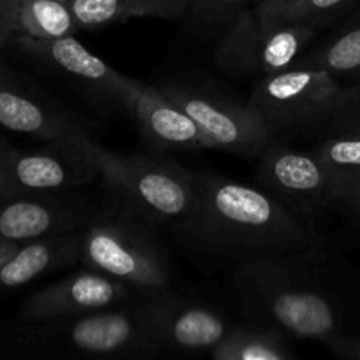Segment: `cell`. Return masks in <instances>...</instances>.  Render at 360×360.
<instances>
[{
  "label": "cell",
  "mask_w": 360,
  "mask_h": 360,
  "mask_svg": "<svg viewBox=\"0 0 360 360\" xmlns=\"http://www.w3.org/2000/svg\"><path fill=\"white\" fill-rule=\"evenodd\" d=\"M319 30L299 21L266 16L246 7L217 42L218 69L236 77H266L297 63Z\"/></svg>",
  "instance_id": "cell-7"
},
{
  "label": "cell",
  "mask_w": 360,
  "mask_h": 360,
  "mask_svg": "<svg viewBox=\"0 0 360 360\" xmlns=\"http://www.w3.org/2000/svg\"><path fill=\"white\" fill-rule=\"evenodd\" d=\"M257 183L276 197L297 218L315 217L333 210L329 174L315 151L294 150L273 141L259 157Z\"/></svg>",
  "instance_id": "cell-12"
},
{
  "label": "cell",
  "mask_w": 360,
  "mask_h": 360,
  "mask_svg": "<svg viewBox=\"0 0 360 360\" xmlns=\"http://www.w3.org/2000/svg\"><path fill=\"white\" fill-rule=\"evenodd\" d=\"M295 65L323 69L345 84L360 81V9Z\"/></svg>",
  "instance_id": "cell-19"
},
{
  "label": "cell",
  "mask_w": 360,
  "mask_h": 360,
  "mask_svg": "<svg viewBox=\"0 0 360 360\" xmlns=\"http://www.w3.org/2000/svg\"><path fill=\"white\" fill-rule=\"evenodd\" d=\"M0 127L41 141L90 134L77 115L0 63Z\"/></svg>",
  "instance_id": "cell-15"
},
{
  "label": "cell",
  "mask_w": 360,
  "mask_h": 360,
  "mask_svg": "<svg viewBox=\"0 0 360 360\" xmlns=\"http://www.w3.org/2000/svg\"><path fill=\"white\" fill-rule=\"evenodd\" d=\"M333 210L340 211L345 217L350 218L352 221L360 225V186L355 188L354 192L347 193V195L340 197V199L334 202Z\"/></svg>",
  "instance_id": "cell-27"
},
{
  "label": "cell",
  "mask_w": 360,
  "mask_h": 360,
  "mask_svg": "<svg viewBox=\"0 0 360 360\" xmlns=\"http://www.w3.org/2000/svg\"><path fill=\"white\" fill-rule=\"evenodd\" d=\"M37 341L53 352L95 359H151L160 354L139 301L39 323Z\"/></svg>",
  "instance_id": "cell-6"
},
{
  "label": "cell",
  "mask_w": 360,
  "mask_h": 360,
  "mask_svg": "<svg viewBox=\"0 0 360 360\" xmlns=\"http://www.w3.org/2000/svg\"><path fill=\"white\" fill-rule=\"evenodd\" d=\"M343 83L323 69L294 65L260 77L250 104L264 116L274 134L326 127Z\"/></svg>",
  "instance_id": "cell-9"
},
{
  "label": "cell",
  "mask_w": 360,
  "mask_h": 360,
  "mask_svg": "<svg viewBox=\"0 0 360 360\" xmlns=\"http://www.w3.org/2000/svg\"><path fill=\"white\" fill-rule=\"evenodd\" d=\"M155 86L185 109L217 150L259 158L276 134L250 102H241L200 72H181Z\"/></svg>",
  "instance_id": "cell-5"
},
{
  "label": "cell",
  "mask_w": 360,
  "mask_h": 360,
  "mask_svg": "<svg viewBox=\"0 0 360 360\" xmlns=\"http://www.w3.org/2000/svg\"><path fill=\"white\" fill-rule=\"evenodd\" d=\"M132 18L181 21L190 0H125Z\"/></svg>",
  "instance_id": "cell-26"
},
{
  "label": "cell",
  "mask_w": 360,
  "mask_h": 360,
  "mask_svg": "<svg viewBox=\"0 0 360 360\" xmlns=\"http://www.w3.org/2000/svg\"><path fill=\"white\" fill-rule=\"evenodd\" d=\"M83 231L21 243L0 266V292L25 287L79 262Z\"/></svg>",
  "instance_id": "cell-17"
},
{
  "label": "cell",
  "mask_w": 360,
  "mask_h": 360,
  "mask_svg": "<svg viewBox=\"0 0 360 360\" xmlns=\"http://www.w3.org/2000/svg\"><path fill=\"white\" fill-rule=\"evenodd\" d=\"M151 340L162 352H207L221 343L234 326L207 302L183 297L171 288L139 301Z\"/></svg>",
  "instance_id": "cell-11"
},
{
  "label": "cell",
  "mask_w": 360,
  "mask_h": 360,
  "mask_svg": "<svg viewBox=\"0 0 360 360\" xmlns=\"http://www.w3.org/2000/svg\"><path fill=\"white\" fill-rule=\"evenodd\" d=\"M359 0H297L294 6L276 16L278 20L299 21L309 27L322 30L329 25L336 23L343 16H347L352 9H355Z\"/></svg>",
  "instance_id": "cell-23"
},
{
  "label": "cell",
  "mask_w": 360,
  "mask_h": 360,
  "mask_svg": "<svg viewBox=\"0 0 360 360\" xmlns=\"http://www.w3.org/2000/svg\"><path fill=\"white\" fill-rule=\"evenodd\" d=\"M4 143H7V141H6V139H2V137H0V146H2Z\"/></svg>",
  "instance_id": "cell-32"
},
{
  "label": "cell",
  "mask_w": 360,
  "mask_h": 360,
  "mask_svg": "<svg viewBox=\"0 0 360 360\" xmlns=\"http://www.w3.org/2000/svg\"><path fill=\"white\" fill-rule=\"evenodd\" d=\"M60 2H67V0H60Z\"/></svg>",
  "instance_id": "cell-33"
},
{
  "label": "cell",
  "mask_w": 360,
  "mask_h": 360,
  "mask_svg": "<svg viewBox=\"0 0 360 360\" xmlns=\"http://www.w3.org/2000/svg\"><path fill=\"white\" fill-rule=\"evenodd\" d=\"M101 179L115 200L153 225L183 232L195 207V176L155 155H118L94 139Z\"/></svg>",
  "instance_id": "cell-4"
},
{
  "label": "cell",
  "mask_w": 360,
  "mask_h": 360,
  "mask_svg": "<svg viewBox=\"0 0 360 360\" xmlns=\"http://www.w3.org/2000/svg\"><path fill=\"white\" fill-rule=\"evenodd\" d=\"M322 160L336 200L360 186V134H333L315 150ZM334 200V202H336Z\"/></svg>",
  "instance_id": "cell-21"
},
{
  "label": "cell",
  "mask_w": 360,
  "mask_h": 360,
  "mask_svg": "<svg viewBox=\"0 0 360 360\" xmlns=\"http://www.w3.org/2000/svg\"><path fill=\"white\" fill-rule=\"evenodd\" d=\"M295 2H297V0H271V4H267L264 9H255V11L266 14V16L276 18V16H280L283 11H287L288 7L294 6Z\"/></svg>",
  "instance_id": "cell-29"
},
{
  "label": "cell",
  "mask_w": 360,
  "mask_h": 360,
  "mask_svg": "<svg viewBox=\"0 0 360 360\" xmlns=\"http://www.w3.org/2000/svg\"><path fill=\"white\" fill-rule=\"evenodd\" d=\"M326 129L330 134H360V81L343 84Z\"/></svg>",
  "instance_id": "cell-25"
},
{
  "label": "cell",
  "mask_w": 360,
  "mask_h": 360,
  "mask_svg": "<svg viewBox=\"0 0 360 360\" xmlns=\"http://www.w3.org/2000/svg\"><path fill=\"white\" fill-rule=\"evenodd\" d=\"M18 246H20V243H11L0 238V266H2L11 255H13V252L18 248Z\"/></svg>",
  "instance_id": "cell-30"
},
{
  "label": "cell",
  "mask_w": 360,
  "mask_h": 360,
  "mask_svg": "<svg viewBox=\"0 0 360 360\" xmlns=\"http://www.w3.org/2000/svg\"><path fill=\"white\" fill-rule=\"evenodd\" d=\"M79 262L144 295L171 288V259L153 224L118 200L98 210L83 229Z\"/></svg>",
  "instance_id": "cell-3"
},
{
  "label": "cell",
  "mask_w": 360,
  "mask_h": 360,
  "mask_svg": "<svg viewBox=\"0 0 360 360\" xmlns=\"http://www.w3.org/2000/svg\"><path fill=\"white\" fill-rule=\"evenodd\" d=\"M246 7L250 0H190L181 23L200 41L218 42Z\"/></svg>",
  "instance_id": "cell-22"
},
{
  "label": "cell",
  "mask_w": 360,
  "mask_h": 360,
  "mask_svg": "<svg viewBox=\"0 0 360 360\" xmlns=\"http://www.w3.org/2000/svg\"><path fill=\"white\" fill-rule=\"evenodd\" d=\"M14 148L4 143L0 146V200L9 195V172H11V157Z\"/></svg>",
  "instance_id": "cell-28"
},
{
  "label": "cell",
  "mask_w": 360,
  "mask_h": 360,
  "mask_svg": "<svg viewBox=\"0 0 360 360\" xmlns=\"http://www.w3.org/2000/svg\"><path fill=\"white\" fill-rule=\"evenodd\" d=\"M91 134L48 141L35 151H13L9 195L74 192L101 178Z\"/></svg>",
  "instance_id": "cell-10"
},
{
  "label": "cell",
  "mask_w": 360,
  "mask_h": 360,
  "mask_svg": "<svg viewBox=\"0 0 360 360\" xmlns=\"http://www.w3.org/2000/svg\"><path fill=\"white\" fill-rule=\"evenodd\" d=\"M11 46L41 63L104 115L116 111L129 115L130 77L94 55L74 35L55 39L20 37Z\"/></svg>",
  "instance_id": "cell-8"
},
{
  "label": "cell",
  "mask_w": 360,
  "mask_h": 360,
  "mask_svg": "<svg viewBox=\"0 0 360 360\" xmlns=\"http://www.w3.org/2000/svg\"><path fill=\"white\" fill-rule=\"evenodd\" d=\"M129 115L139 129L144 143L157 151L217 150L213 141L200 130L185 109L155 84L130 77Z\"/></svg>",
  "instance_id": "cell-16"
},
{
  "label": "cell",
  "mask_w": 360,
  "mask_h": 360,
  "mask_svg": "<svg viewBox=\"0 0 360 360\" xmlns=\"http://www.w3.org/2000/svg\"><path fill=\"white\" fill-rule=\"evenodd\" d=\"M267 4H271V0H250V7L253 9H264Z\"/></svg>",
  "instance_id": "cell-31"
},
{
  "label": "cell",
  "mask_w": 360,
  "mask_h": 360,
  "mask_svg": "<svg viewBox=\"0 0 360 360\" xmlns=\"http://www.w3.org/2000/svg\"><path fill=\"white\" fill-rule=\"evenodd\" d=\"M77 28L98 30L130 20L125 0H67Z\"/></svg>",
  "instance_id": "cell-24"
},
{
  "label": "cell",
  "mask_w": 360,
  "mask_h": 360,
  "mask_svg": "<svg viewBox=\"0 0 360 360\" xmlns=\"http://www.w3.org/2000/svg\"><path fill=\"white\" fill-rule=\"evenodd\" d=\"M320 248L238 260L232 280L241 311L248 323L360 360V308L330 276Z\"/></svg>",
  "instance_id": "cell-1"
},
{
  "label": "cell",
  "mask_w": 360,
  "mask_h": 360,
  "mask_svg": "<svg viewBox=\"0 0 360 360\" xmlns=\"http://www.w3.org/2000/svg\"><path fill=\"white\" fill-rule=\"evenodd\" d=\"M195 176V207L181 234L213 253L283 255L319 248L323 239L267 190L210 172Z\"/></svg>",
  "instance_id": "cell-2"
},
{
  "label": "cell",
  "mask_w": 360,
  "mask_h": 360,
  "mask_svg": "<svg viewBox=\"0 0 360 360\" xmlns=\"http://www.w3.org/2000/svg\"><path fill=\"white\" fill-rule=\"evenodd\" d=\"M290 340L276 329L246 322L232 327L210 355L214 360H290L295 357Z\"/></svg>",
  "instance_id": "cell-20"
},
{
  "label": "cell",
  "mask_w": 360,
  "mask_h": 360,
  "mask_svg": "<svg viewBox=\"0 0 360 360\" xmlns=\"http://www.w3.org/2000/svg\"><path fill=\"white\" fill-rule=\"evenodd\" d=\"M79 30L65 2L0 0V48L20 37L55 39Z\"/></svg>",
  "instance_id": "cell-18"
},
{
  "label": "cell",
  "mask_w": 360,
  "mask_h": 360,
  "mask_svg": "<svg viewBox=\"0 0 360 360\" xmlns=\"http://www.w3.org/2000/svg\"><path fill=\"white\" fill-rule=\"evenodd\" d=\"M143 297V292L130 285L83 267L77 273L48 285L25 299L20 316L25 322L41 323L95 309L134 304Z\"/></svg>",
  "instance_id": "cell-13"
},
{
  "label": "cell",
  "mask_w": 360,
  "mask_h": 360,
  "mask_svg": "<svg viewBox=\"0 0 360 360\" xmlns=\"http://www.w3.org/2000/svg\"><path fill=\"white\" fill-rule=\"evenodd\" d=\"M97 211L72 192L18 193L0 200V238L21 245L83 231Z\"/></svg>",
  "instance_id": "cell-14"
}]
</instances>
